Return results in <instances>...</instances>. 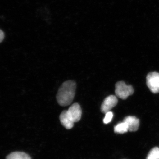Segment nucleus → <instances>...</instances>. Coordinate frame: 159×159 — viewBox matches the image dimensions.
Here are the masks:
<instances>
[{"mask_svg": "<svg viewBox=\"0 0 159 159\" xmlns=\"http://www.w3.org/2000/svg\"><path fill=\"white\" fill-rule=\"evenodd\" d=\"M76 83L73 80H68L64 82L59 88L57 95V102L61 106L70 105L75 97Z\"/></svg>", "mask_w": 159, "mask_h": 159, "instance_id": "1", "label": "nucleus"}, {"mask_svg": "<svg viewBox=\"0 0 159 159\" xmlns=\"http://www.w3.org/2000/svg\"><path fill=\"white\" fill-rule=\"evenodd\" d=\"M132 86L127 85L123 81H119L116 84L115 93L116 96L122 99H125L134 93Z\"/></svg>", "mask_w": 159, "mask_h": 159, "instance_id": "2", "label": "nucleus"}, {"mask_svg": "<svg viewBox=\"0 0 159 159\" xmlns=\"http://www.w3.org/2000/svg\"><path fill=\"white\" fill-rule=\"evenodd\" d=\"M146 84L151 92L155 94L159 93V73H149L146 77Z\"/></svg>", "mask_w": 159, "mask_h": 159, "instance_id": "3", "label": "nucleus"}, {"mask_svg": "<svg viewBox=\"0 0 159 159\" xmlns=\"http://www.w3.org/2000/svg\"><path fill=\"white\" fill-rule=\"evenodd\" d=\"M69 119L74 123L79 122L82 116V110L78 103H74L66 111Z\"/></svg>", "mask_w": 159, "mask_h": 159, "instance_id": "4", "label": "nucleus"}, {"mask_svg": "<svg viewBox=\"0 0 159 159\" xmlns=\"http://www.w3.org/2000/svg\"><path fill=\"white\" fill-rule=\"evenodd\" d=\"M118 103V99L116 96L111 95L104 99L101 107V111L103 113L110 111L112 108L115 107Z\"/></svg>", "mask_w": 159, "mask_h": 159, "instance_id": "5", "label": "nucleus"}, {"mask_svg": "<svg viewBox=\"0 0 159 159\" xmlns=\"http://www.w3.org/2000/svg\"><path fill=\"white\" fill-rule=\"evenodd\" d=\"M123 122L127 125L129 131L135 132L139 129L140 121L136 117L128 116L124 118Z\"/></svg>", "mask_w": 159, "mask_h": 159, "instance_id": "6", "label": "nucleus"}, {"mask_svg": "<svg viewBox=\"0 0 159 159\" xmlns=\"http://www.w3.org/2000/svg\"><path fill=\"white\" fill-rule=\"evenodd\" d=\"M60 120L61 124L66 129H71L74 127V122L69 119L67 114L66 111H64L60 116Z\"/></svg>", "mask_w": 159, "mask_h": 159, "instance_id": "7", "label": "nucleus"}, {"mask_svg": "<svg viewBox=\"0 0 159 159\" xmlns=\"http://www.w3.org/2000/svg\"><path fill=\"white\" fill-rule=\"evenodd\" d=\"M6 159H31L29 155L21 152H15L9 154Z\"/></svg>", "mask_w": 159, "mask_h": 159, "instance_id": "8", "label": "nucleus"}, {"mask_svg": "<svg viewBox=\"0 0 159 159\" xmlns=\"http://www.w3.org/2000/svg\"><path fill=\"white\" fill-rule=\"evenodd\" d=\"M129 131L128 126L125 122L118 123L114 127V131L116 133L124 134Z\"/></svg>", "mask_w": 159, "mask_h": 159, "instance_id": "9", "label": "nucleus"}, {"mask_svg": "<svg viewBox=\"0 0 159 159\" xmlns=\"http://www.w3.org/2000/svg\"><path fill=\"white\" fill-rule=\"evenodd\" d=\"M146 159H159V148L155 147L149 151Z\"/></svg>", "mask_w": 159, "mask_h": 159, "instance_id": "10", "label": "nucleus"}, {"mask_svg": "<svg viewBox=\"0 0 159 159\" xmlns=\"http://www.w3.org/2000/svg\"><path fill=\"white\" fill-rule=\"evenodd\" d=\"M113 117V114L111 111H109L105 114V116L103 120V122L105 124H107L111 121Z\"/></svg>", "mask_w": 159, "mask_h": 159, "instance_id": "11", "label": "nucleus"}, {"mask_svg": "<svg viewBox=\"0 0 159 159\" xmlns=\"http://www.w3.org/2000/svg\"><path fill=\"white\" fill-rule=\"evenodd\" d=\"M4 37H5V35H4V32H3L2 31L0 30V43L4 39Z\"/></svg>", "mask_w": 159, "mask_h": 159, "instance_id": "12", "label": "nucleus"}]
</instances>
